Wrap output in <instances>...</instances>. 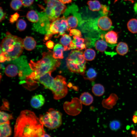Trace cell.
<instances>
[{"label":"cell","instance_id":"4316f807","mask_svg":"<svg viewBox=\"0 0 137 137\" xmlns=\"http://www.w3.org/2000/svg\"><path fill=\"white\" fill-rule=\"evenodd\" d=\"M89 9L93 11H100L102 5L97 0L89 1L87 2Z\"/></svg>","mask_w":137,"mask_h":137},{"label":"cell","instance_id":"8d00e7d4","mask_svg":"<svg viewBox=\"0 0 137 137\" xmlns=\"http://www.w3.org/2000/svg\"><path fill=\"white\" fill-rule=\"evenodd\" d=\"M109 12L108 7L105 5H102L100 11V13L101 16L106 15Z\"/></svg>","mask_w":137,"mask_h":137},{"label":"cell","instance_id":"52a82bcc","mask_svg":"<svg viewBox=\"0 0 137 137\" xmlns=\"http://www.w3.org/2000/svg\"><path fill=\"white\" fill-rule=\"evenodd\" d=\"M44 1L46 5L45 12L52 22L59 18L67 8L59 0H44Z\"/></svg>","mask_w":137,"mask_h":137},{"label":"cell","instance_id":"8fae6325","mask_svg":"<svg viewBox=\"0 0 137 137\" xmlns=\"http://www.w3.org/2000/svg\"><path fill=\"white\" fill-rule=\"evenodd\" d=\"M63 108L65 112L68 115L76 116L79 114L82 110V103L78 98L74 97L70 102H65Z\"/></svg>","mask_w":137,"mask_h":137},{"label":"cell","instance_id":"e575fe53","mask_svg":"<svg viewBox=\"0 0 137 137\" xmlns=\"http://www.w3.org/2000/svg\"><path fill=\"white\" fill-rule=\"evenodd\" d=\"M27 26L26 22L23 19H20L17 21L16 23V27L20 31L24 30Z\"/></svg>","mask_w":137,"mask_h":137},{"label":"cell","instance_id":"6da1fadb","mask_svg":"<svg viewBox=\"0 0 137 137\" xmlns=\"http://www.w3.org/2000/svg\"><path fill=\"white\" fill-rule=\"evenodd\" d=\"M44 125L33 112L21 111L14 126V136L42 137L45 132Z\"/></svg>","mask_w":137,"mask_h":137},{"label":"cell","instance_id":"d6986e66","mask_svg":"<svg viewBox=\"0 0 137 137\" xmlns=\"http://www.w3.org/2000/svg\"><path fill=\"white\" fill-rule=\"evenodd\" d=\"M100 39H97L94 43L95 48L97 50L101 52H104L107 49L108 44L104 40V36L102 34L100 35Z\"/></svg>","mask_w":137,"mask_h":137},{"label":"cell","instance_id":"4fadbf2b","mask_svg":"<svg viewBox=\"0 0 137 137\" xmlns=\"http://www.w3.org/2000/svg\"><path fill=\"white\" fill-rule=\"evenodd\" d=\"M96 19L97 25L100 32L107 31L111 28L112 21L107 16H100Z\"/></svg>","mask_w":137,"mask_h":137},{"label":"cell","instance_id":"bcb514c9","mask_svg":"<svg viewBox=\"0 0 137 137\" xmlns=\"http://www.w3.org/2000/svg\"><path fill=\"white\" fill-rule=\"evenodd\" d=\"M50 136L49 134H46L45 133L42 136V137H50Z\"/></svg>","mask_w":137,"mask_h":137},{"label":"cell","instance_id":"83f0119b","mask_svg":"<svg viewBox=\"0 0 137 137\" xmlns=\"http://www.w3.org/2000/svg\"><path fill=\"white\" fill-rule=\"evenodd\" d=\"M127 26L128 30L131 33H137V19L133 18L128 22Z\"/></svg>","mask_w":137,"mask_h":137},{"label":"cell","instance_id":"f35d334b","mask_svg":"<svg viewBox=\"0 0 137 137\" xmlns=\"http://www.w3.org/2000/svg\"><path fill=\"white\" fill-rule=\"evenodd\" d=\"M46 44L47 48L52 49L54 46V43L52 41L49 40L46 42Z\"/></svg>","mask_w":137,"mask_h":137},{"label":"cell","instance_id":"5b68a950","mask_svg":"<svg viewBox=\"0 0 137 137\" xmlns=\"http://www.w3.org/2000/svg\"><path fill=\"white\" fill-rule=\"evenodd\" d=\"M67 66L71 72L84 74L86 62L82 51L72 50L66 59Z\"/></svg>","mask_w":137,"mask_h":137},{"label":"cell","instance_id":"60d3db41","mask_svg":"<svg viewBox=\"0 0 137 137\" xmlns=\"http://www.w3.org/2000/svg\"><path fill=\"white\" fill-rule=\"evenodd\" d=\"M7 60V58L2 52H1L0 61L1 62H3Z\"/></svg>","mask_w":137,"mask_h":137},{"label":"cell","instance_id":"f6af8a7d","mask_svg":"<svg viewBox=\"0 0 137 137\" xmlns=\"http://www.w3.org/2000/svg\"><path fill=\"white\" fill-rule=\"evenodd\" d=\"M134 11L137 13V3H136L134 5Z\"/></svg>","mask_w":137,"mask_h":137},{"label":"cell","instance_id":"74e56055","mask_svg":"<svg viewBox=\"0 0 137 137\" xmlns=\"http://www.w3.org/2000/svg\"><path fill=\"white\" fill-rule=\"evenodd\" d=\"M34 0H21L23 5L26 7L29 6L33 3Z\"/></svg>","mask_w":137,"mask_h":137},{"label":"cell","instance_id":"d4e9b609","mask_svg":"<svg viewBox=\"0 0 137 137\" xmlns=\"http://www.w3.org/2000/svg\"><path fill=\"white\" fill-rule=\"evenodd\" d=\"M70 35L64 33L60 39V43L63 46L64 51L69 50V45L72 41Z\"/></svg>","mask_w":137,"mask_h":137},{"label":"cell","instance_id":"ab89813d","mask_svg":"<svg viewBox=\"0 0 137 137\" xmlns=\"http://www.w3.org/2000/svg\"><path fill=\"white\" fill-rule=\"evenodd\" d=\"M6 14L3 11L2 8L0 7V21L4 20Z\"/></svg>","mask_w":137,"mask_h":137},{"label":"cell","instance_id":"4dcf8cb0","mask_svg":"<svg viewBox=\"0 0 137 137\" xmlns=\"http://www.w3.org/2000/svg\"><path fill=\"white\" fill-rule=\"evenodd\" d=\"M97 75L96 71L93 68H90L87 71L86 74L83 75V77L85 79L92 81L95 79Z\"/></svg>","mask_w":137,"mask_h":137},{"label":"cell","instance_id":"f546056e","mask_svg":"<svg viewBox=\"0 0 137 137\" xmlns=\"http://www.w3.org/2000/svg\"><path fill=\"white\" fill-rule=\"evenodd\" d=\"M83 55L85 60L91 61L93 60L96 56V53L93 49L88 48L85 49L83 53Z\"/></svg>","mask_w":137,"mask_h":137},{"label":"cell","instance_id":"9a60e30c","mask_svg":"<svg viewBox=\"0 0 137 137\" xmlns=\"http://www.w3.org/2000/svg\"><path fill=\"white\" fill-rule=\"evenodd\" d=\"M51 72H49L41 76L38 80L39 82L47 89L50 90L54 78L51 76Z\"/></svg>","mask_w":137,"mask_h":137},{"label":"cell","instance_id":"ee69618b","mask_svg":"<svg viewBox=\"0 0 137 137\" xmlns=\"http://www.w3.org/2000/svg\"><path fill=\"white\" fill-rule=\"evenodd\" d=\"M132 120L134 124L137 123V116L136 115H134L132 117Z\"/></svg>","mask_w":137,"mask_h":137},{"label":"cell","instance_id":"ffe728a7","mask_svg":"<svg viewBox=\"0 0 137 137\" xmlns=\"http://www.w3.org/2000/svg\"><path fill=\"white\" fill-rule=\"evenodd\" d=\"M23 45L25 49L31 50L35 47L36 42L34 39L31 37H27L23 40Z\"/></svg>","mask_w":137,"mask_h":137},{"label":"cell","instance_id":"5bb4252c","mask_svg":"<svg viewBox=\"0 0 137 137\" xmlns=\"http://www.w3.org/2000/svg\"><path fill=\"white\" fill-rule=\"evenodd\" d=\"M118 97L115 93H111L108 97L103 99L101 104L102 106L105 108L110 109L113 108L116 104Z\"/></svg>","mask_w":137,"mask_h":137},{"label":"cell","instance_id":"cb8c5ba5","mask_svg":"<svg viewBox=\"0 0 137 137\" xmlns=\"http://www.w3.org/2000/svg\"><path fill=\"white\" fill-rule=\"evenodd\" d=\"M72 42L74 44L75 49L81 50L86 48V45L84 43V39L77 36H74Z\"/></svg>","mask_w":137,"mask_h":137},{"label":"cell","instance_id":"b9f144b4","mask_svg":"<svg viewBox=\"0 0 137 137\" xmlns=\"http://www.w3.org/2000/svg\"><path fill=\"white\" fill-rule=\"evenodd\" d=\"M19 16V14L17 13H15L14 15H12L11 17V19L13 18V19L11 21V22H13V21H15L18 18Z\"/></svg>","mask_w":137,"mask_h":137},{"label":"cell","instance_id":"681fc988","mask_svg":"<svg viewBox=\"0 0 137 137\" xmlns=\"http://www.w3.org/2000/svg\"><path fill=\"white\" fill-rule=\"evenodd\" d=\"M134 136L137 137V131H136L135 133Z\"/></svg>","mask_w":137,"mask_h":137},{"label":"cell","instance_id":"7402d4cb","mask_svg":"<svg viewBox=\"0 0 137 137\" xmlns=\"http://www.w3.org/2000/svg\"><path fill=\"white\" fill-rule=\"evenodd\" d=\"M79 99L82 104L86 106L91 104L93 101L92 95L88 92H84L80 96Z\"/></svg>","mask_w":137,"mask_h":137},{"label":"cell","instance_id":"c3c4849f","mask_svg":"<svg viewBox=\"0 0 137 137\" xmlns=\"http://www.w3.org/2000/svg\"><path fill=\"white\" fill-rule=\"evenodd\" d=\"M125 1H128L132 3H133L134 2V0H124Z\"/></svg>","mask_w":137,"mask_h":137},{"label":"cell","instance_id":"1f68e13d","mask_svg":"<svg viewBox=\"0 0 137 137\" xmlns=\"http://www.w3.org/2000/svg\"><path fill=\"white\" fill-rule=\"evenodd\" d=\"M13 118L12 115L3 111H0V124L7 122Z\"/></svg>","mask_w":137,"mask_h":137},{"label":"cell","instance_id":"9c48e42d","mask_svg":"<svg viewBox=\"0 0 137 137\" xmlns=\"http://www.w3.org/2000/svg\"><path fill=\"white\" fill-rule=\"evenodd\" d=\"M54 98L59 100L65 97L68 92L66 79L61 75L57 76L55 78L50 90Z\"/></svg>","mask_w":137,"mask_h":137},{"label":"cell","instance_id":"484cf974","mask_svg":"<svg viewBox=\"0 0 137 137\" xmlns=\"http://www.w3.org/2000/svg\"><path fill=\"white\" fill-rule=\"evenodd\" d=\"M92 91L95 96H100L104 94L105 91V88L102 85L100 84H96L93 86Z\"/></svg>","mask_w":137,"mask_h":137},{"label":"cell","instance_id":"30bf717a","mask_svg":"<svg viewBox=\"0 0 137 137\" xmlns=\"http://www.w3.org/2000/svg\"><path fill=\"white\" fill-rule=\"evenodd\" d=\"M63 16L66 20L70 29L76 28L78 26H80L83 20L79 12L78 7L75 4L67 8Z\"/></svg>","mask_w":137,"mask_h":137},{"label":"cell","instance_id":"7bdbcfd3","mask_svg":"<svg viewBox=\"0 0 137 137\" xmlns=\"http://www.w3.org/2000/svg\"><path fill=\"white\" fill-rule=\"evenodd\" d=\"M62 3L64 4L71 3L73 0H59Z\"/></svg>","mask_w":137,"mask_h":137},{"label":"cell","instance_id":"7dc6e473","mask_svg":"<svg viewBox=\"0 0 137 137\" xmlns=\"http://www.w3.org/2000/svg\"><path fill=\"white\" fill-rule=\"evenodd\" d=\"M135 132L136 131L135 130H132L131 131V133L132 135H134L135 133Z\"/></svg>","mask_w":137,"mask_h":137},{"label":"cell","instance_id":"ba28073f","mask_svg":"<svg viewBox=\"0 0 137 137\" xmlns=\"http://www.w3.org/2000/svg\"><path fill=\"white\" fill-rule=\"evenodd\" d=\"M70 29L67 21L63 16L59 18L50 24L49 29L45 34L44 40H47L51 39L53 35L58 34V36H62Z\"/></svg>","mask_w":137,"mask_h":137},{"label":"cell","instance_id":"d590c367","mask_svg":"<svg viewBox=\"0 0 137 137\" xmlns=\"http://www.w3.org/2000/svg\"><path fill=\"white\" fill-rule=\"evenodd\" d=\"M69 35L70 36H77L80 37L82 36L81 31L79 30L76 29L71 28L69 29Z\"/></svg>","mask_w":137,"mask_h":137},{"label":"cell","instance_id":"e0dca14e","mask_svg":"<svg viewBox=\"0 0 137 137\" xmlns=\"http://www.w3.org/2000/svg\"><path fill=\"white\" fill-rule=\"evenodd\" d=\"M45 99L43 96L41 94H37L32 97L30 100L31 106L35 109L39 108L44 104Z\"/></svg>","mask_w":137,"mask_h":137},{"label":"cell","instance_id":"ac0fdd59","mask_svg":"<svg viewBox=\"0 0 137 137\" xmlns=\"http://www.w3.org/2000/svg\"><path fill=\"white\" fill-rule=\"evenodd\" d=\"M0 137H7L11 134V130L9 121L0 124Z\"/></svg>","mask_w":137,"mask_h":137},{"label":"cell","instance_id":"d6a6232c","mask_svg":"<svg viewBox=\"0 0 137 137\" xmlns=\"http://www.w3.org/2000/svg\"><path fill=\"white\" fill-rule=\"evenodd\" d=\"M22 5L21 0H12L10 4L11 8L15 10L19 9L22 7Z\"/></svg>","mask_w":137,"mask_h":137},{"label":"cell","instance_id":"f1b7e54d","mask_svg":"<svg viewBox=\"0 0 137 137\" xmlns=\"http://www.w3.org/2000/svg\"><path fill=\"white\" fill-rule=\"evenodd\" d=\"M26 16L29 21L34 23L38 22L39 19L38 12L34 10H31L28 11Z\"/></svg>","mask_w":137,"mask_h":137},{"label":"cell","instance_id":"8992f818","mask_svg":"<svg viewBox=\"0 0 137 137\" xmlns=\"http://www.w3.org/2000/svg\"><path fill=\"white\" fill-rule=\"evenodd\" d=\"M62 114L53 108H50L44 115H40V119L45 127L51 129L59 127L62 123Z\"/></svg>","mask_w":137,"mask_h":137},{"label":"cell","instance_id":"7a4b0ae2","mask_svg":"<svg viewBox=\"0 0 137 137\" xmlns=\"http://www.w3.org/2000/svg\"><path fill=\"white\" fill-rule=\"evenodd\" d=\"M53 52L49 50L42 54V59L36 62L31 60L29 63L32 72L26 78L28 80H37L41 76L53 72L61 64L60 60L53 57Z\"/></svg>","mask_w":137,"mask_h":137},{"label":"cell","instance_id":"7c38bea8","mask_svg":"<svg viewBox=\"0 0 137 137\" xmlns=\"http://www.w3.org/2000/svg\"><path fill=\"white\" fill-rule=\"evenodd\" d=\"M39 16L38 21L33 25V29L40 33L46 34L48 31L51 23L44 12H38Z\"/></svg>","mask_w":137,"mask_h":137},{"label":"cell","instance_id":"603a6c76","mask_svg":"<svg viewBox=\"0 0 137 137\" xmlns=\"http://www.w3.org/2000/svg\"><path fill=\"white\" fill-rule=\"evenodd\" d=\"M64 47L62 45L57 44L54 46L53 52V57L55 59H62L63 58V52Z\"/></svg>","mask_w":137,"mask_h":137},{"label":"cell","instance_id":"277c9868","mask_svg":"<svg viewBox=\"0 0 137 137\" xmlns=\"http://www.w3.org/2000/svg\"><path fill=\"white\" fill-rule=\"evenodd\" d=\"M11 61L5 70V73L8 76L13 77L18 74L20 79H23L32 72L25 56L19 57Z\"/></svg>","mask_w":137,"mask_h":137},{"label":"cell","instance_id":"836d02e7","mask_svg":"<svg viewBox=\"0 0 137 137\" xmlns=\"http://www.w3.org/2000/svg\"><path fill=\"white\" fill-rule=\"evenodd\" d=\"M121 126L120 122L117 120L111 121L109 124L110 129L113 131H116L119 129Z\"/></svg>","mask_w":137,"mask_h":137},{"label":"cell","instance_id":"3957f363","mask_svg":"<svg viewBox=\"0 0 137 137\" xmlns=\"http://www.w3.org/2000/svg\"><path fill=\"white\" fill-rule=\"evenodd\" d=\"M23 42L21 38L7 32L1 44V52L6 56V61H11L20 57L23 49Z\"/></svg>","mask_w":137,"mask_h":137},{"label":"cell","instance_id":"2e32d148","mask_svg":"<svg viewBox=\"0 0 137 137\" xmlns=\"http://www.w3.org/2000/svg\"><path fill=\"white\" fill-rule=\"evenodd\" d=\"M104 38L108 45L112 46L115 45L117 42L118 33L113 30L110 31L105 34Z\"/></svg>","mask_w":137,"mask_h":137},{"label":"cell","instance_id":"44dd1931","mask_svg":"<svg viewBox=\"0 0 137 137\" xmlns=\"http://www.w3.org/2000/svg\"><path fill=\"white\" fill-rule=\"evenodd\" d=\"M117 53L121 56H123L126 54L129 51V47L126 43L121 42L117 44L116 48Z\"/></svg>","mask_w":137,"mask_h":137}]
</instances>
